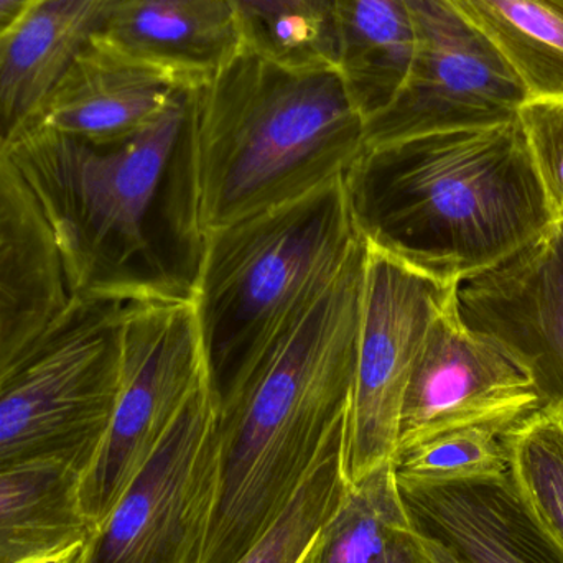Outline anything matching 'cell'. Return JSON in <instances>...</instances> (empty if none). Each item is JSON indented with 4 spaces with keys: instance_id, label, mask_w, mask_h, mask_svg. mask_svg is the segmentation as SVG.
<instances>
[{
    "instance_id": "6da1fadb",
    "label": "cell",
    "mask_w": 563,
    "mask_h": 563,
    "mask_svg": "<svg viewBox=\"0 0 563 563\" xmlns=\"http://www.w3.org/2000/svg\"><path fill=\"white\" fill-rule=\"evenodd\" d=\"M197 92L124 141L30 131L7 145L52 230L69 295L194 298L208 233L197 170Z\"/></svg>"
},
{
    "instance_id": "7a4b0ae2",
    "label": "cell",
    "mask_w": 563,
    "mask_h": 563,
    "mask_svg": "<svg viewBox=\"0 0 563 563\" xmlns=\"http://www.w3.org/2000/svg\"><path fill=\"white\" fill-rule=\"evenodd\" d=\"M344 190L371 250L446 284L506 263L558 223L519 119L371 145Z\"/></svg>"
},
{
    "instance_id": "3957f363",
    "label": "cell",
    "mask_w": 563,
    "mask_h": 563,
    "mask_svg": "<svg viewBox=\"0 0 563 563\" xmlns=\"http://www.w3.org/2000/svg\"><path fill=\"white\" fill-rule=\"evenodd\" d=\"M366 243L218 409V493L201 563H236L284 511L347 417Z\"/></svg>"
},
{
    "instance_id": "277c9868",
    "label": "cell",
    "mask_w": 563,
    "mask_h": 563,
    "mask_svg": "<svg viewBox=\"0 0 563 563\" xmlns=\"http://www.w3.org/2000/svg\"><path fill=\"white\" fill-rule=\"evenodd\" d=\"M207 233L344 180L366 119L336 66H288L244 48L197 92Z\"/></svg>"
},
{
    "instance_id": "5b68a950",
    "label": "cell",
    "mask_w": 563,
    "mask_h": 563,
    "mask_svg": "<svg viewBox=\"0 0 563 563\" xmlns=\"http://www.w3.org/2000/svg\"><path fill=\"white\" fill-rule=\"evenodd\" d=\"M361 244L344 180L208 233L194 303L217 409Z\"/></svg>"
},
{
    "instance_id": "8992f818",
    "label": "cell",
    "mask_w": 563,
    "mask_h": 563,
    "mask_svg": "<svg viewBox=\"0 0 563 563\" xmlns=\"http://www.w3.org/2000/svg\"><path fill=\"white\" fill-rule=\"evenodd\" d=\"M131 298L69 295L35 343L0 374V473L49 463L88 472L121 390Z\"/></svg>"
},
{
    "instance_id": "52a82bcc",
    "label": "cell",
    "mask_w": 563,
    "mask_h": 563,
    "mask_svg": "<svg viewBox=\"0 0 563 563\" xmlns=\"http://www.w3.org/2000/svg\"><path fill=\"white\" fill-rule=\"evenodd\" d=\"M205 384L207 366L194 298L132 297L118 402L101 449L79 485V505L92 529L104 521Z\"/></svg>"
},
{
    "instance_id": "ba28073f",
    "label": "cell",
    "mask_w": 563,
    "mask_h": 563,
    "mask_svg": "<svg viewBox=\"0 0 563 563\" xmlns=\"http://www.w3.org/2000/svg\"><path fill=\"white\" fill-rule=\"evenodd\" d=\"M218 470V409L205 384L91 532L81 563H201Z\"/></svg>"
},
{
    "instance_id": "9c48e42d",
    "label": "cell",
    "mask_w": 563,
    "mask_h": 563,
    "mask_svg": "<svg viewBox=\"0 0 563 563\" xmlns=\"http://www.w3.org/2000/svg\"><path fill=\"white\" fill-rule=\"evenodd\" d=\"M413 55L396 98L366 121V145L495 128L518 119L528 89L449 2L407 0Z\"/></svg>"
},
{
    "instance_id": "30bf717a",
    "label": "cell",
    "mask_w": 563,
    "mask_h": 563,
    "mask_svg": "<svg viewBox=\"0 0 563 563\" xmlns=\"http://www.w3.org/2000/svg\"><path fill=\"white\" fill-rule=\"evenodd\" d=\"M456 285L433 279L366 244L347 412V482H356L393 459L410 373L430 327L452 300Z\"/></svg>"
},
{
    "instance_id": "8fae6325",
    "label": "cell",
    "mask_w": 563,
    "mask_h": 563,
    "mask_svg": "<svg viewBox=\"0 0 563 563\" xmlns=\"http://www.w3.org/2000/svg\"><path fill=\"white\" fill-rule=\"evenodd\" d=\"M455 300L466 327L515 356L563 423V221L506 263L459 282Z\"/></svg>"
},
{
    "instance_id": "7c38bea8",
    "label": "cell",
    "mask_w": 563,
    "mask_h": 563,
    "mask_svg": "<svg viewBox=\"0 0 563 563\" xmlns=\"http://www.w3.org/2000/svg\"><path fill=\"white\" fill-rule=\"evenodd\" d=\"M407 515L435 563H563L511 470L478 478H397Z\"/></svg>"
},
{
    "instance_id": "4fadbf2b",
    "label": "cell",
    "mask_w": 563,
    "mask_h": 563,
    "mask_svg": "<svg viewBox=\"0 0 563 563\" xmlns=\"http://www.w3.org/2000/svg\"><path fill=\"white\" fill-rule=\"evenodd\" d=\"M455 295L433 321L413 364L400 407L397 445L541 397L515 356L498 341L466 327Z\"/></svg>"
},
{
    "instance_id": "5bb4252c",
    "label": "cell",
    "mask_w": 563,
    "mask_h": 563,
    "mask_svg": "<svg viewBox=\"0 0 563 563\" xmlns=\"http://www.w3.org/2000/svg\"><path fill=\"white\" fill-rule=\"evenodd\" d=\"M180 88L190 86L96 36L56 82L25 132H53L92 144L124 141L152 124Z\"/></svg>"
},
{
    "instance_id": "9a60e30c",
    "label": "cell",
    "mask_w": 563,
    "mask_h": 563,
    "mask_svg": "<svg viewBox=\"0 0 563 563\" xmlns=\"http://www.w3.org/2000/svg\"><path fill=\"white\" fill-rule=\"evenodd\" d=\"M68 300L52 230L0 141V374L35 343Z\"/></svg>"
},
{
    "instance_id": "2e32d148",
    "label": "cell",
    "mask_w": 563,
    "mask_h": 563,
    "mask_svg": "<svg viewBox=\"0 0 563 563\" xmlns=\"http://www.w3.org/2000/svg\"><path fill=\"white\" fill-rule=\"evenodd\" d=\"M98 36L190 88L246 48L228 0H118Z\"/></svg>"
},
{
    "instance_id": "e0dca14e",
    "label": "cell",
    "mask_w": 563,
    "mask_h": 563,
    "mask_svg": "<svg viewBox=\"0 0 563 563\" xmlns=\"http://www.w3.org/2000/svg\"><path fill=\"white\" fill-rule=\"evenodd\" d=\"M118 0H33L0 40V141L29 128L76 56L108 23Z\"/></svg>"
},
{
    "instance_id": "ac0fdd59",
    "label": "cell",
    "mask_w": 563,
    "mask_h": 563,
    "mask_svg": "<svg viewBox=\"0 0 563 563\" xmlns=\"http://www.w3.org/2000/svg\"><path fill=\"white\" fill-rule=\"evenodd\" d=\"M82 475L66 463L0 473V563H42L85 545L95 529L79 505Z\"/></svg>"
},
{
    "instance_id": "d6986e66",
    "label": "cell",
    "mask_w": 563,
    "mask_h": 563,
    "mask_svg": "<svg viewBox=\"0 0 563 563\" xmlns=\"http://www.w3.org/2000/svg\"><path fill=\"white\" fill-rule=\"evenodd\" d=\"M303 563H435L410 522L390 460L347 482Z\"/></svg>"
},
{
    "instance_id": "ffe728a7",
    "label": "cell",
    "mask_w": 563,
    "mask_h": 563,
    "mask_svg": "<svg viewBox=\"0 0 563 563\" xmlns=\"http://www.w3.org/2000/svg\"><path fill=\"white\" fill-rule=\"evenodd\" d=\"M338 63L364 119L396 98L413 55L407 0H333Z\"/></svg>"
},
{
    "instance_id": "44dd1931",
    "label": "cell",
    "mask_w": 563,
    "mask_h": 563,
    "mask_svg": "<svg viewBox=\"0 0 563 563\" xmlns=\"http://www.w3.org/2000/svg\"><path fill=\"white\" fill-rule=\"evenodd\" d=\"M545 407L539 397L400 443L390 459L394 472L422 482L503 475L511 470L519 432Z\"/></svg>"
},
{
    "instance_id": "7402d4cb",
    "label": "cell",
    "mask_w": 563,
    "mask_h": 563,
    "mask_svg": "<svg viewBox=\"0 0 563 563\" xmlns=\"http://www.w3.org/2000/svg\"><path fill=\"white\" fill-rule=\"evenodd\" d=\"M506 59L529 99H563V0H449Z\"/></svg>"
},
{
    "instance_id": "603a6c76",
    "label": "cell",
    "mask_w": 563,
    "mask_h": 563,
    "mask_svg": "<svg viewBox=\"0 0 563 563\" xmlns=\"http://www.w3.org/2000/svg\"><path fill=\"white\" fill-rule=\"evenodd\" d=\"M244 45L288 66H336L333 0H228Z\"/></svg>"
},
{
    "instance_id": "cb8c5ba5",
    "label": "cell",
    "mask_w": 563,
    "mask_h": 563,
    "mask_svg": "<svg viewBox=\"0 0 563 563\" xmlns=\"http://www.w3.org/2000/svg\"><path fill=\"white\" fill-rule=\"evenodd\" d=\"M346 429L347 417L284 511L236 563L305 562L318 532L346 492Z\"/></svg>"
},
{
    "instance_id": "d4e9b609",
    "label": "cell",
    "mask_w": 563,
    "mask_h": 563,
    "mask_svg": "<svg viewBox=\"0 0 563 563\" xmlns=\"http://www.w3.org/2000/svg\"><path fill=\"white\" fill-rule=\"evenodd\" d=\"M511 472L539 521L563 548V423L551 407L519 432Z\"/></svg>"
},
{
    "instance_id": "484cf974",
    "label": "cell",
    "mask_w": 563,
    "mask_h": 563,
    "mask_svg": "<svg viewBox=\"0 0 563 563\" xmlns=\"http://www.w3.org/2000/svg\"><path fill=\"white\" fill-rule=\"evenodd\" d=\"M518 119L555 221H563V99H529Z\"/></svg>"
},
{
    "instance_id": "4316f807",
    "label": "cell",
    "mask_w": 563,
    "mask_h": 563,
    "mask_svg": "<svg viewBox=\"0 0 563 563\" xmlns=\"http://www.w3.org/2000/svg\"><path fill=\"white\" fill-rule=\"evenodd\" d=\"M33 0H0V40L15 25Z\"/></svg>"
},
{
    "instance_id": "83f0119b",
    "label": "cell",
    "mask_w": 563,
    "mask_h": 563,
    "mask_svg": "<svg viewBox=\"0 0 563 563\" xmlns=\"http://www.w3.org/2000/svg\"><path fill=\"white\" fill-rule=\"evenodd\" d=\"M81 548H76L75 551L68 552V554L62 555V558L52 559L42 563H81Z\"/></svg>"
}]
</instances>
